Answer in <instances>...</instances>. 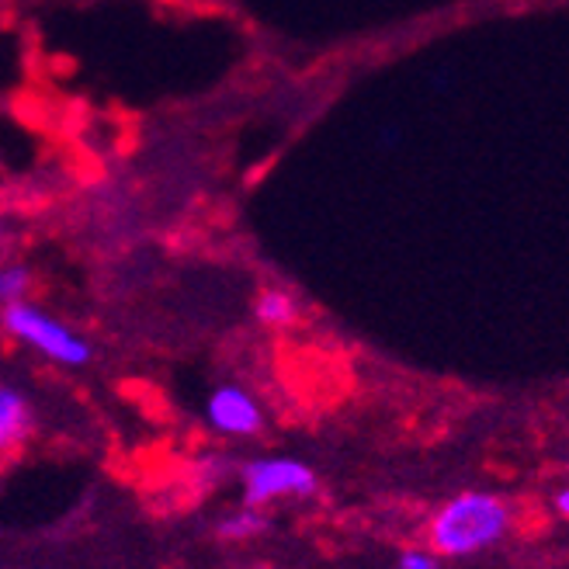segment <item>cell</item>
<instances>
[{
    "mask_svg": "<svg viewBox=\"0 0 569 569\" xmlns=\"http://www.w3.org/2000/svg\"><path fill=\"white\" fill-rule=\"evenodd\" d=\"M507 531H510V507L497 493H482V490H466L459 497H451L435 510L431 525H427L431 549L451 559L493 549Z\"/></svg>",
    "mask_w": 569,
    "mask_h": 569,
    "instance_id": "6da1fadb",
    "label": "cell"
},
{
    "mask_svg": "<svg viewBox=\"0 0 569 569\" xmlns=\"http://www.w3.org/2000/svg\"><path fill=\"white\" fill-rule=\"evenodd\" d=\"M4 330L14 340H21L24 348H32V351L60 361V365H70V368L88 365V358H91L88 340H83L80 333H73L67 323L52 320L49 312H42L32 302L4 306Z\"/></svg>",
    "mask_w": 569,
    "mask_h": 569,
    "instance_id": "7a4b0ae2",
    "label": "cell"
},
{
    "mask_svg": "<svg viewBox=\"0 0 569 569\" xmlns=\"http://www.w3.org/2000/svg\"><path fill=\"white\" fill-rule=\"evenodd\" d=\"M243 479V503L268 507L289 497H312L317 493V472L299 459L268 455V459H250L240 472Z\"/></svg>",
    "mask_w": 569,
    "mask_h": 569,
    "instance_id": "3957f363",
    "label": "cell"
},
{
    "mask_svg": "<svg viewBox=\"0 0 569 569\" xmlns=\"http://www.w3.org/2000/svg\"><path fill=\"white\" fill-rule=\"evenodd\" d=\"M206 420L219 435H230V438H250L264 427V413H261L258 400L240 386L212 389L209 403H206Z\"/></svg>",
    "mask_w": 569,
    "mask_h": 569,
    "instance_id": "277c9868",
    "label": "cell"
},
{
    "mask_svg": "<svg viewBox=\"0 0 569 569\" xmlns=\"http://www.w3.org/2000/svg\"><path fill=\"white\" fill-rule=\"evenodd\" d=\"M32 435V407L14 386H0V445L8 451Z\"/></svg>",
    "mask_w": 569,
    "mask_h": 569,
    "instance_id": "5b68a950",
    "label": "cell"
},
{
    "mask_svg": "<svg viewBox=\"0 0 569 569\" xmlns=\"http://www.w3.org/2000/svg\"><path fill=\"white\" fill-rule=\"evenodd\" d=\"M253 317H258L264 327H274V330L292 327L299 317V302L284 289H264L258 299H253Z\"/></svg>",
    "mask_w": 569,
    "mask_h": 569,
    "instance_id": "8992f818",
    "label": "cell"
},
{
    "mask_svg": "<svg viewBox=\"0 0 569 569\" xmlns=\"http://www.w3.org/2000/svg\"><path fill=\"white\" fill-rule=\"evenodd\" d=\"M264 528H268V518L261 515V507H243V510H233V515H226L216 525V535L222 542H247V538L261 535Z\"/></svg>",
    "mask_w": 569,
    "mask_h": 569,
    "instance_id": "52a82bcc",
    "label": "cell"
},
{
    "mask_svg": "<svg viewBox=\"0 0 569 569\" xmlns=\"http://www.w3.org/2000/svg\"><path fill=\"white\" fill-rule=\"evenodd\" d=\"M28 289H32V271H28L24 264H11V268L0 271V299H4V306L24 302Z\"/></svg>",
    "mask_w": 569,
    "mask_h": 569,
    "instance_id": "ba28073f",
    "label": "cell"
},
{
    "mask_svg": "<svg viewBox=\"0 0 569 569\" xmlns=\"http://www.w3.org/2000/svg\"><path fill=\"white\" fill-rule=\"evenodd\" d=\"M400 569H438V552L435 549H407L400 556Z\"/></svg>",
    "mask_w": 569,
    "mask_h": 569,
    "instance_id": "9c48e42d",
    "label": "cell"
},
{
    "mask_svg": "<svg viewBox=\"0 0 569 569\" xmlns=\"http://www.w3.org/2000/svg\"><path fill=\"white\" fill-rule=\"evenodd\" d=\"M556 510H559L562 518H569V487L556 493Z\"/></svg>",
    "mask_w": 569,
    "mask_h": 569,
    "instance_id": "30bf717a",
    "label": "cell"
}]
</instances>
